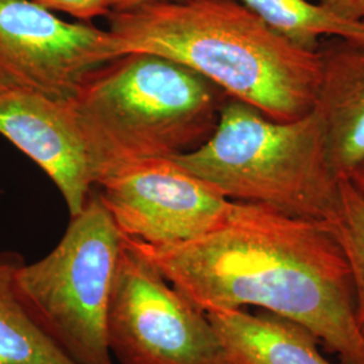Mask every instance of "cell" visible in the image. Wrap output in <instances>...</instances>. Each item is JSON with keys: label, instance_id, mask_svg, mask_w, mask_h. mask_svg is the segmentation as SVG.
Listing matches in <instances>:
<instances>
[{"label": "cell", "instance_id": "6da1fadb", "mask_svg": "<svg viewBox=\"0 0 364 364\" xmlns=\"http://www.w3.org/2000/svg\"><path fill=\"white\" fill-rule=\"evenodd\" d=\"M126 237L201 311L257 306L309 329L338 363L364 364L351 267L326 223L232 201L220 224L192 240Z\"/></svg>", "mask_w": 364, "mask_h": 364}, {"label": "cell", "instance_id": "7a4b0ae2", "mask_svg": "<svg viewBox=\"0 0 364 364\" xmlns=\"http://www.w3.org/2000/svg\"><path fill=\"white\" fill-rule=\"evenodd\" d=\"M107 18L123 54L181 63L277 122L314 109L318 53L277 33L240 0L161 1Z\"/></svg>", "mask_w": 364, "mask_h": 364}, {"label": "cell", "instance_id": "3957f363", "mask_svg": "<svg viewBox=\"0 0 364 364\" xmlns=\"http://www.w3.org/2000/svg\"><path fill=\"white\" fill-rule=\"evenodd\" d=\"M230 96L168 57L126 53L97 69L72 107L95 183L205 144Z\"/></svg>", "mask_w": 364, "mask_h": 364}, {"label": "cell", "instance_id": "277c9868", "mask_svg": "<svg viewBox=\"0 0 364 364\" xmlns=\"http://www.w3.org/2000/svg\"><path fill=\"white\" fill-rule=\"evenodd\" d=\"M173 159L228 200L323 223L338 215L343 178L331 165L314 109L277 122L228 97L208 141Z\"/></svg>", "mask_w": 364, "mask_h": 364}, {"label": "cell", "instance_id": "5b68a950", "mask_svg": "<svg viewBox=\"0 0 364 364\" xmlns=\"http://www.w3.org/2000/svg\"><path fill=\"white\" fill-rule=\"evenodd\" d=\"M122 243L117 223L91 195L60 243L15 274L28 314L76 364H114L107 321Z\"/></svg>", "mask_w": 364, "mask_h": 364}, {"label": "cell", "instance_id": "8992f818", "mask_svg": "<svg viewBox=\"0 0 364 364\" xmlns=\"http://www.w3.org/2000/svg\"><path fill=\"white\" fill-rule=\"evenodd\" d=\"M108 346L122 364H227L208 314L123 235L108 306Z\"/></svg>", "mask_w": 364, "mask_h": 364}, {"label": "cell", "instance_id": "52a82bcc", "mask_svg": "<svg viewBox=\"0 0 364 364\" xmlns=\"http://www.w3.org/2000/svg\"><path fill=\"white\" fill-rule=\"evenodd\" d=\"M120 55L109 30L66 22L34 0H0V90L72 102L97 69Z\"/></svg>", "mask_w": 364, "mask_h": 364}, {"label": "cell", "instance_id": "ba28073f", "mask_svg": "<svg viewBox=\"0 0 364 364\" xmlns=\"http://www.w3.org/2000/svg\"><path fill=\"white\" fill-rule=\"evenodd\" d=\"M99 186V198L120 232L153 246L178 245L207 234L232 205V200L173 158L141 162Z\"/></svg>", "mask_w": 364, "mask_h": 364}, {"label": "cell", "instance_id": "9c48e42d", "mask_svg": "<svg viewBox=\"0 0 364 364\" xmlns=\"http://www.w3.org/2000/svg\"><path fill=\"white\" fill-rule=\"evenodd\" d=\"M0 135L33 159L78 215L95 185L72 102L22 90H0Z\"/></svg>", "mask_w": 364, "mask_h": 364}, {"label": "cell", "instance_id": "30bf717a", "mask_svg": "<svg viewBox=\"0 0 364 364\" xmlns=\"http://www.w3.org/2000/svg\"><path fill=\"white\" fill-rule=\"evenodd\" d=\"M314 112L333 170L344 178L364 158V39L324 38Z\"/></svg>", "mask_w": 364, "mask_h": 364}, {"label": "cell", "instance_id": "8fae6325", "mask_svg": "<svg viewBox=\"0 0 364 364\" xmlns=\"http://www.w3.org/2000/svg\"><path fill=\"white\" fill-rule=\"evenodd\" d=\"M207 314L220 338L227 364H331L318 350L317 336L285 317L245 309Z\"/></svg>", "mask_w": 364, "mask_h": 364}, {"label": "cell", "instance_id": "7c38bea8", "mask_svg": "<svg viewBox=\"0 0 364 364\" xmlns=\"http://www.w3.org/2000/svg\"><path fill=\"white\" fill-rule=\"evenodd\" d=\"M23 263L16 252H0V364H76L18 297L14 281Z\"/></svg>", "mask_w": 364, "mask_h": 364}, {"label": "cell", "instance_id": "4fadbf2b", "mask_svg": "<svg viewBox=\"0 0 364 364\" xmlns=\"http://www.w3.org/2000/svg\"><path fill=\"white\" fill-rule=\"evenodd\" d=\"M269 26L306 50L324 38L364 39V21L346 18L312 0H240Z\"/></svg>", "mask_w": 364, "mask_h": 364}, {"label": "cell", "instance_id": "5bb4252c", "mask_svg": "<svg viewBox=\"0 0 364 364\" xmlns=\"http://www.w3.org/2000/svg\"><path fill=\"white\" fill-rule=\"evenodd\" d=\"M326 224L336 236L351 267L356 297V324L364 338V201L344 178L341 180L338 215Z\"/></svg>", "mask_w": 364, "mask_h": 364}, {"label": "cell", "instance_id": "9a60e30c", "mask_svg": "<svg viewBox=\"0 0 364 364\" xmlns=\"http://www.w3.org/2000/svg\"><path fill=\"white\" fill-rule=\"evenodd\" d=\"M41 6L69 14L81 21H91L97 16H108L111 13L109 0H34Z\"/></svg>", "mask_w": 364, "mask_h": 364}, {"label": "cell", "instance_id": "2e32d148", "mask_svg": "<svg viewBox=\"0 0 364 364\" xmlns=\"http://www.w3.org/2000/svg\"><path fill=\"white\" fill-rule=\"evenodd\" d=\"M346 18L364 21V0H316Z\"/></svg>", "mask_w": 364, "mask_h": 364}, {"label": "cell", "instance_id": "e0dca14e", "mask_svg": "<svg viewBox=\"0 0 364 364\" xmlns=\"http://www.w3.org/2000/svg\"><path fill=\"white\" fill-rule=\"evenodd\" d=\"M161 1H177V0H109L111 11H130L146 4L161 3Z\"/></svg>", "mask_w": 364, "mask_h": 364}, {"label": "cell", "instance_id": "ac0fdd59", "mask_svg": "<svg viewBox=\"0 0 364 364\" xmlns=\"http://www.w3.org/2000/svg\"><path fill=\"white\" fill-rule=\"evenodd\" d=\"M350 182L353 191L363 198L364 201V158L344 177Z\"/></svg>", "mask_w": 364, "mask_h": 364}]
</instances>
